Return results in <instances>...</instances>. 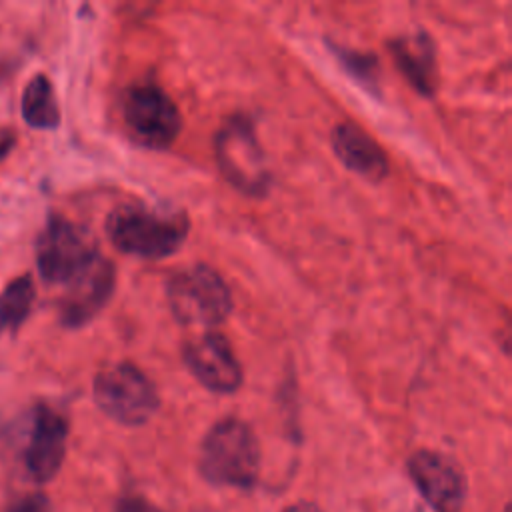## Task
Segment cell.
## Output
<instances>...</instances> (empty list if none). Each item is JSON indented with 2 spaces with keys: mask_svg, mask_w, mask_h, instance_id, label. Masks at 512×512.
Returning <instances> with one entry per match:
<instances>
[{
  "mask_svg": "<svg viewBox=\"0 0 512 512\" xmlns=\"http://www.w3.org/2000/svg\"><path fill=\"white\" fill-rule=\"evenodd\" d=\"M284 512H322V510H318L314 504H308V502H300V504H294V506L286 508Z\"/></svg>",
  "mask_w": 512,
  "mask_h": 512,
  "instance_id": "cell-18",
  "label": "cell"
},
{
  "mask_svg": "<svg viewBox=\"0 0 512 512\" xmlns=\"http://www.w3.org/2000/svg\"><path fill=\"white\" fill-rule=\"evenodd\" d=\"M332 150L348 170L370 182H380L388 174L386 152L354 122H340L334 126Z\"/></svg>",
  "mask_w": 512,
  "mask_h": 512,
  "instance_id": "cell-12",
  "label": "cell"
},
{
  "mask_svg": "<svg viewBox=\"0 0 512 512\" xmlns=\"http://www.w3.org/2000/svg\"><path fill=\"white\" fill-rule=\"evenodd\" d=\"M184 362L194 378L212 392L230 394L242 384V366L230 342L218 332H204L184 344Z\"/></svg>",
  "mask_w": 512,
  "mask_h": 512,
  "instance_id": "cell-8",
  "label": "cell"
},
{
  "mask_svg": "<svg viewBox=\"0 0 512 512\" xmlns=\"http://www.w3.org/2000/svg\"><path fill=\"white\" fill-rule=\"evenodd\" d=\"M22 118L34 128H56L60 124V108L54 88L44 74H36L22 92Z\"/></svg>",
  "mask_w": 512,
  "mask_h": 512,
  "instance_id": "cell-14",
  "label": "cell"
},
{
  "mask_svg": "<svg viewBox=\"0 0 512 512\" xmlns=\"http://www.w3.org/2000/svg\"><path fill=\"white\" fill-rule=\"evenodd\" d=\"M390 54L416 92L432 98L438 90V62L432 38L426 32H412L390 42Z\"/></svg>",
  "mask_w": 512,
  "mask_h": 512,
  "instance_id": "cell-13",
  "label": "cell"
},
{
  "mask_svg": "<svg viewBox=\"0 0 512 512\" xmlns=\"http://www.w3.org/2000/svg\"><path fill=\"white\" fill-rule=\"evenodd\" d=\"M122 116L140 144L158 150L168 148L182 128L178 106L152 82L134 84L124 92Z\"/></svg>",
  "mask_w": 512,
  "mask_h": 512,
  "instance_id": "cell-7",
  "label": "cell"
},
{
  "mask_svg": "<svg viewBox=\"0 0 512 512\" xmlns=\"http://www.w3.org/2000/svg\"><path fill=\"white\" fill-rule=\"evenodd\" d=\"M116 272L114 264L98 256L80 274L66 282V292L58 306L60 322L68 328H78L88 324L110 300L114 292Z\"/></svg>",
  "mask_w": 512,
  "mask_h": 512,
  "instance_id": "cell-9",
  "label": "cell"
},
{
  "mask_svg": "<svg viewBox=\"0 0 512 512\" xmlns=\"http://www.w3.org/2000/svg\"><path fill=\"white\" fill-rule=\"evenodd\" d=\"M34 282L28 274L8 282L0 294V328L16 330L30 314L34 304Z\"/></svg>",
  "mask_w": 512,
  "mask_h": 512,
  "instance_id": "cell-15",
  "label": "cell"
},
{
  "mask_svg": "<svg viewBox=\"0 0 512 512\" xmlns=\"http://www.w3.org/2000/svg\"><path fill=\"white\" fill-rule=\"evenodd\" d=\"M408 472L436 512H458L464 502V474L456 462L434 450H418L408 462Z\"/></svg>",
  "mask_w": 512,
  "mask_h": 512,
  "instance_id": "cell-10",
  "label": "cell"
},
{
  "mask_svg": "<svg viewBox=\"0 0 512 512\" xmlns=\"http://www.w3.org/2000/svg\"><path fill=\"white\" fill-rule=\"evenodd\" d=\"M68 422L54 408L40 406L34 414L30 440L24 452L28 474L36 482H48L56 476L66 454Z\"/></svg>",
  "mask_w": 512,
  "mask_h": 512,
  "instance_id": "cell-11",
  "label": "cell"
},
{
  "mask_svg": "<svg viewBox=\"0 0 512 512\" xmlns=\"http://www.w3.org/2000/svg\"><path fill=\"white\" fill-rule=\"evenodd\" d=\"M200 470L214 484L252 486L260 470V448L250 426L238 418L216 422L202 442Z\"/></svg>",
  "mask_w": 512,
  "mask_h": 512,
  "instance_id": "cell-2",
  "label": "cell"
},
{
  "mask_svg": "<svg viewBox=\"0 0 512 512\" xmlns=\"http://www.w3.org/2000/svg\"><path fill=\"white\" fill-rule=\"evenodd\" d=\"M168 306L186 326H218L232 312V294L224 278L206 264L174 272L166 284Z\"/></svg>",
  "mask_w": 512,
  "mask_h": 512,
  "instance_id": "cell-3",
  "label": "cell"
},
{
  "mask_svg": "<svg viewBox=\"0 0 512 512\" xmlns=\"http://www.w3.org/2000/svg\"><path fill=\"white\" fill-rule=\"evenodd\" d=\"M188 230L190 222L184 212H164L142 204H122L106 218L110 242L124 254L148 260L174 254Z\"/></svg>",
  "mask_w": 512,
  "mask_h": 512,
  "instance_id": "cell-1",
  "label": "cell"
},
{
  "mask_svg": "<svg viewBox=\"0 0 512 512\" xmlns=\"http://www.w3.org/2000/svg\"><path fill=\"white\" fill-rule=\"evenodd\" d=\"M332 52L340 58L342 66L360 82H366L368 88H374L378 80V60L370 52H354L342 50L340 46H332Z\"/></svg>",
  "mask_w": 512,
  "mask_h": 512,
  "instance_id": "cell-16",
  "label": "cell"
},
{
  "mask_svg": "<svg viewBox=\"0 0 512 512\" xmlns=\"http://www.w3.org/2000/svg\"><path fill=\"white\" fill-rule=\"evenodd\" d=\"M92 390L98 408L126 426L148 422L160 402L154 382L132 362H118L100 370Z\"/></svg>",
  "mask_w": 512,
  "mask_h": 512,
  "instance_id": "cell-5",
  "label": "cell"
},
{
  "mask_svg": "<svg viewBox=\"0 0 512 512\" xmlns=\"http://www.w3.org/2000/svg\"><path fill=\"white\" fill-rule=\"evenodd\" d=\"M10 150V140H4V142H0V158L6 154Z\"/></svg>",
  "mask_w": 512,
  "mask_h": 512,
  "instance_id": "cell-19",
  "label": "cell"
},
{
  "mask_svg": "<svg viewBox=\"0 0 512 512\" xmlns=\"http://www.w3.org/2000/svg\"><path fill=\"white\" fill-rule=\"evenodd\" d=\"M8 512H50V502L44 494L36 492L20 498Z\"/></svg>",
  "mask_w": 512,
  "mask_h": 512,
  "instance_id": "cell-17",
  "label": "cell"
},
{
  "mask_svg": "<svg viewBox=\"0 0 512 512\" xmlns=\"http://www.w3.org/2000/svg\"><path fill=\"white\" fill-rule=\"evenodd\" d=\"M214 150L220 172L236 190L248 196H262L268 192L270 170L256 140L254 126L246 116H230L220 126Z\"/></svg>",
  "mask_w": 512,
  "mask_h": 512,
  "instance_id": "cell-4",
  "label": "cell"
},
{
  "mask_svg": "<svg viewBox=\"0 0 512 512\" xmlns=\"http://www.w3.org/2000/svg\"><path fill=\"white\" fill-rule=\"evenodd\" d=\"M94 236L80 224L52 216L36 242L40 276L50 284H66L98 258Z\"/></svg>",
  "mask_w": 512,
  "mask_h": 512,
  "instance_id": "cell-6",
  "label": "cell"
}]
</instances>
